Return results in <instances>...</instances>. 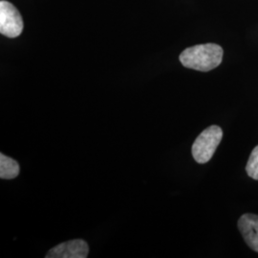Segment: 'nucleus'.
I'll list each match as a JSON object with an SVG mask.
<instances>
[{"label": "nucleus", "mask_w": 258, "mask_h": 258, "mask_svg": "<svg viewBox=\"0 0 258 258\" xmlns=\"http://www.w3.org/2000/svg\"><path fill=\"white\" fill-rule=\"evenodd\" d=\"M179 58L186 68L208 72L221 64L223 49L214 43L195 45L184 50Z\"/></svg>", "instance_id": "1"}, {"label": "nucleus", "mask_w": 258, "mask_h": 258, "mask_svg": "<svg viewBox=\"0 0 258 258\" xmlns=\"http://www.w3.org/2000/svg\"><path fill=\"white\" fill-rule=\"evenodd\" d=\"M223 138V131L218 125H212L197 137L192 146V156L199 164H206L212 159Z\"/></svg>", "instance_id": "2"}, {"label": "nucleus", "mask_w": 258, "mask_h": 258, "mask_svg": "<svg viewBox=\"0 0 258 258\" xmlns=\"http://www.w3.org/2000/svg\"><path fill=\"white\" fill-rule=\"evenodd\" d=\"M23 30V20L18 9L8 1L0 2V33L10 38L19 37Z\"/></svg>", "instance_id": "3"}, {"label": "nucleus", "mask_w": 258, "mask_h": 258, "mask_svg": "<svg viewBox=\"0 0 258 258\" xmlns=\"http://www.w3.org/2000/svg\"><path fill=\"white\" fill-rule=\"evenodd\" d=\"M88 244L83 239H74L58 244L47 252L46 258H86Z\"/></svg>", "instance_id": "4"}, {"label": "nucleus", "mask_w": 258, "mask_h": 258, "mask_svg": "<svg viewBox=\"0 0 258 258\" xmlns=\"http://www.w3.org/2000/svg\"><path fill=\"white\" fill-rule=\"evenodd\" d=\"M240 232L249 248L258 252V215L246 213L238 221Z\"/></svg>", "instance_id": "5"}, {"label": "nucleus", "mask_w": 258, "mask_h": 258, "mask_svg": "<svg viewBox=\"0 0 258 258\" xmlns=\"http://www.w3.org/2000/svg\"><path fill=\"white\" fill-rule=\"evenodd\" d=\"M20 168L19 163L9 157L0 154V178L11 180L17 178L19 174Z\"/></svg>", "instance_id": "6"}, {"label": "nucleus", "mask_w": 258, "mask_h": 258, "mask_svg": "<svg viewBox=\"0 0 258 258\" xmlns=\"http://www.w3.org/2000/svg\"><path fill=\"white\" fill-rule=\"evenodd\" d=\"M246 171L250 178L258 180V146L253 148L249 155Z\"/></svg>", "instance_id": "7"}]
</instances>
